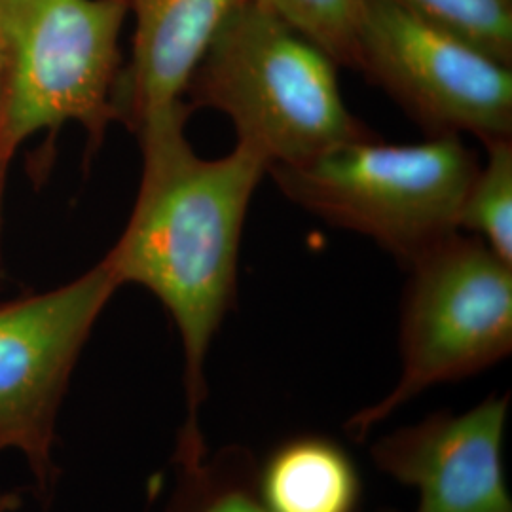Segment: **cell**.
Returning a JSON list of instances; mask_svg holds the SVG:
<instances>
[{
  "mask_svg": "<svg viewBox=\"0 0 512 512\" xmlns=\"http://www.w3.org/2000/svg\"><path fill=\"white\" fill-rule=\"evenodd\" d=\"M296 33L321 48L338 67H357L366 0H256Z\"/></svg>",
  "mask_w": 512,
  "mask_h": 512,
  "instance_id": "cell-14",
  "label": "cell"
},
{
  "mask_svg": "<svg viewBox=\"0 0 512 512\" xmlns=\"http://www.w3.org/2000/svg\"><path fill=\"white\" fill-rule=\"evenodd\" d=\"M380 512H397V511H391V509H384V511H380Z\"/></svg>",
  "mask_w": 512,
  "mask_h": 512,
  "instance_id": "cell-18",
  "label": "cell"
},
{
  "mask_svg": "<svg viewBox=\"0 0 512 512\" xmlns=\"http://www.w3.org/2000/svg\"><path fill=\"white\" fill-rule=\"evenodd\" d=\"M511 395H494L463 414L437 412L372 446L385 475L420 494L416 512H512L503 440Z\"/></svg>",
  "mask_w": 512,
  "mask_h": 512,
  "instance_id": "cell-8",
  "label": "cell"
},
{
  "mask_svg": "<svg viewBox=\"0 0 512 512\" xmlns=\"http://www.w3.org/2000/svg\"><path fill=\"white\" fill-rule=\"evenodd\" d=\"M406 270L401 380L346 421L351 439H365L425 389L471 378L511 355L512 264L482 239L459 230Z\"/></svg>",
  "mask_w": 512,
  "mask_h": 512,
  "instance_id": "cell-5",
  "label": "cell"
},
{
  "mask_svg": "<svg viewBox=\"0 0 512 512\" xmlns=\"http://www.w3.org/2000/svg\"><path fill=\"white\" fill-rule=\"evenodd\" d=\"M480 162L458 135L387 145L376 135L308 162L268 169L279 190L332 226L374 239L408 268L459 232V209Z\"/></svg>",
  "mask_w": 512,
  "mask_h": 512,
  "instance_id": "cell-3",
  "label": "cell"
},
{
  "mask_svg": "<svg viewBox=\"0 0 512 512\" xmlns=\"http://www.w3.org/2000/svg\"><path fill=\"white\" fill-rule=\"evenodd\" d=\"M190 114L183 101L135 131L143 152L137 200L103 258L120 287H145L179 330L186 416L173 465L209 452L200 427L207 353L234 308L245 217L268 175L266 162L241 145L219 160L200 158L184 133Z\"/></svg>",
  "mask_w": 512,
  "mask_h": 512,
  "instance_id": "cell-1",
  "label": "cell"
},
{
  "mask_svg": "<svg viewBox=\"0 0 512 512\" xmlns=\"http://www.w3.org/2000/svg\"><path fill=\"white\" fill-rule=\"evenodd\" d=\"M120 289L105 260L52 291L0 302V454L19 452L42 501L54 494L57 418L93 327Z\"/></svg>",
  "mask_w": 512,
  "mask_h": 512,
  "instance_id": "cell-6",
  "label": "cell"
},
{
  "mask_svg": "<svg viewBox=\"0 0 512 512\" xmlns=\"http://www.w3.org/2000/svg\"><path fill=\"white\" fill-rule=\"evenodd\" d=\"M251 450L232 444L190 465H175L164 512H272L264 503Z\"/></svg>",
  "mask_w": 512,
  "mask_h": 512,
  "instance_id": "cell-11",
  "label": "cell"
},
{
  "mask_svg": "<svg viewBox=\"0 0 512 512\" xmlns=\"http://www.w3.org/2000/svg\"><path fill=\"white\" fill-rule=\"evenodd\" d=\"M2 194H4V179H0V211H2Z\"/></svg>",
  "mask_w": 512,
  "mask_h": 512,
  "instance_id": "cell-16",
  "label": "cell"
},
{
  "mask_svg": "<svg viewBox=\"0 0 512 512\" xmlns=\"http://www.w3.org/2000/svg\"><path fill=\"white\" fill-rule=\"evenodd\" d=\"M258 490L272 512H361L363 478L348 450L327 435L281 440L256 463Z\"/></svg>",
  "mask_w": 512,
  "mask_h": 512,
  "instance_id": "cell-10",
  "label": "cell"
},
{
  "mask_svg": "<svg viewBox=\"0 0 512 512\" xmlns=\"http://www.w3.org/2000/svg\"><path fill=\"white\" fill-rule=\"evenodd\" d=\"M23 505L21 492L14 490H0V512H16Z\"/></svg>",
  "mask_w": 512,
  "mask_h": 512,
  "instance_id": "cell-15",
  "label": "cell"
},
{
  "mask_svg": "<svg viewBox=\"0 0 512 512\" xmlns=\"http://www.w3.org/2000/svg\"><path fill=\"white\" fill-rule=\"evenodd\" d=\"M241 0H128L133 50L116 86L118 122L133 133L183 103L186 86Z\"/></svg>",
  "mask_w": 512,
  "mask_h": 512,
  "instance_id": "cell-9",
  "label": "cell"
},
{
  "mask_svg": "<svg viewBox=\"0 0 512 512\" xmlns=\"http://www.w3.org/2000/svg\"><path fill=\"white\" fill-rule=\"evenodd\" d=\"M355 71L427 137H512V67L391 0H366Z\"/></svg>",
  "mask_w": 512,
  "mask_h": 512,
  "instance_id": "cell-7",
  "label": "cell"
},
{
  "mask_svg": "<svg viewBox=\"0 0 512 512\" xmlns=\"http://www.w3.org/2000/svg\"><path fill=\"white\" fill-rule=\"evenodd\" d=\"M128 0H0V177L40 131L78 124L88 148L118 122Z\"/></svg>",
  "mask_w": 512,
  "mask_h": 512,
  "instance_id": "cell-4",
  "label": "cell"
},
{
  "mask_svg": "<svg viewBox=\"0 0 512 512\" xmlns=\"http://www.w3.org/2000/svg\"><path fill=\"white\" fill-rule=\"evenodd\" d=\"M484 147L488 160L478 165L463 196L459 230L475 234L512 264V137L495 139Z\"/></svg>",
  "mask_w": 512,
  "mask_h": 512,
  "instance_id": "cell-12",
  "label": "cell"
},
{
  "mask_svg": "<svg viewBox=\"0 0 512 512\" xmlns=\"http://www.w3.org/2000/svg\"><path fill=\"white\" fill-rule=\"evenodd\" d=\"M512 67V0H391Z\"/></svg>",
  "mask_w": 512,
  "mask_h": 512,
  "instance_id": "cell-13",
  "label": "cell"
},
{
  "mask_svg": "<svg viewBox=\"0 0 512 512\" xmlns=\"http://www.w3.org/2000/svg\"><path fill=\"white\" fill-rule=\"evenodd\" d=\"M0 97H2V67H0Z\"/></svg>",
  "mask_w": 512,
  "mask_h": 512,
  "instance_id": "cell-17",
  "label": "cell"
},
{
  "mask_svg": "<svg viewBox=\"0 0 512 512\" xmlns=\"http://www.w3.org/2000/svg\"><path fill=\"white\" fill-rule=\"evenodd\" d=\"M184 101L230 118L268 169L374 133L349 112L338 65L256 0H241L192 74Z\"/></svg>",
  "mask_w": 512,
  "mask_h": 512,
  "instance_id": "cell-2",
  "label": "cell"
}]
</instances>
